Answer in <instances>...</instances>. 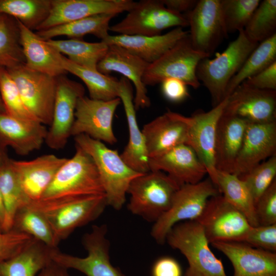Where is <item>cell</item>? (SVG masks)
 <instances>
[{
  "label": "cell",
  "instance_id": "obj_47",
  "mask_svg": "<svg viewBox=\"0 0 276 276\" xmlns=\"http://www.w3.org/2000/svg\"><path fill=\"white\" fill-rule=\"evenodd\" d=\"M243 83L262 90H276V61Z\"/></svg>",
  "mask_w": 276,
  "mask_h": 276
},
{
  "label": "cell",
  "instance_id": "obj_15",
  "mask_svg": "<svg viewBox=\"0 0 276 276\" xmlns=\"http://www.w3.org/2000/svg\"><path fill=\"white\" fill-rule=\"evenodd\" d=\"M185 15L190 28L191 43L199 52L210 56L228 36L223 24L220 0H199Z\"/></svg>",
  "mask_w": 276,
  "mask_h": 276
},
{
  "label": "cell",
  "instance_id": "obj_25",
  "mask_svg": "<svg viewBox=\"0 0 276 276\" xmlns=\"http://www.w3.org/2000/svg\"><path fill=\"white\" fill-rule=\"evenodd\" d=\"M118 98L124 106L129 131L128 144L120 156L135 171L147 173L150 171L149 157L144 136L136 120L132 86L130 81L123 76L119 80Z\"/></svg>",
  "mask_w": 276,
  "mask_h": 276
},
{
  "label": "cell",
  "instance_id": "obj_5",
  "mask_svg": "<svg viewBox=\"0 0 276 276\" xmlns=\"http://www.w3.org/2000/svg\"><path fill=\"white\" fill-rule=\"evenodd\" d=\"M179 185L162 171H149L134 178L127 193L128 209L146 221L155 222L170 208Z\"/></svg>",
  "mask_w": 276,
  "mask_h": 276
},
{
  "label": "cell",
  "instance_id": "obj_44",
  "mask_svg": "<svg viewBox=\"0 0 276 276\" xmlns=\"http://www.w3.org/2000/svg\"><path fill=\"white\" fill-rule=\"evenodd\" d=\"M259 225L276 224V179L255 204Z\"/></svg>",
  "mask_w": 276,
  "mask_h": 276
},
{
  "label": "cell",
  "instance_id": "obj_46",
  "mask_svg": "<svg viewBox=\"0 0 276 276\" xmlns=\"http://www.w3.org/2000/svg\"><path fill=\"white\" fill-rule=\"evenodd\" d=\"M15 229L0 233V261L10 259L25 247L33 239Z\"/></svg>",
  "mask_w": 276,
  "mask_h": 276
},
{
  "label": "cell",
  "instance_id": "obj_7",
  "mask_svg": "<svg viewBox=\"0 0 276 276\" xmlns=\"http://www.w3.org/2000/svg\"><path fill=\"white\" fill-rule=\"evenodd\" d=\"M107 233L106 225L102 224L93 225L90 231L83 235L82 244L87 252L85 257L66 254L57 247L51 250V259L68 269L78 270L86 276H125L111 263Z\"/></svg>",
  "mask_w": 276,
  "mask_h": 276
},
{
  "label": "cell",
  "instance_id": "obj_2",
  "mask_svg": "<svg viewBox=\"0 0 276 276\" xmlns=\"http://www.w3.org/2000/svg\"><path fill=\"white\" fill-rule=\"evenodd\" d=\"M74 140L75 145L83 149L93 159L107 205L116 210L121 209L130 182L143 173L132 169L124 162L117 150L108 148L102 142L85 134L75 136Z\"/></svg>",
  "mask_w": 276,
  "mask_h": 276
},
{
  "label": "cell",
  "instance_id": "obj_49",
  "mask_svg": "<svg viewBox=\"0 0 276 276\" xmlns=\"http://www.w3.org/2000/svg\"><path fill=\"white\" fill-rule=\"evenodd\" d=\"M152 276H182V269L179 263L170 257H163L154 263Z\"/></svg>",
  "mask_w": 276,
  "mask_h": 276
},
{
  "label": "cell",
  "instance_id": "obj_30",
  "mask_svg": "<svg viewBox=\"0 0 276 276\" xmlns=\"http://www.w3.org/2000/svg\"><path fill=\"white\" fill-rule=\"evenodd\" d=\"M52 248L33 238L13 257L0 261V276H36L51 261Z\"/></svg>",
  "mask_w": 276,
  "mask_h": 276
},
{
  "label": "cell",
  "instance_id": "obj_27",
  "mask_svg": "<svg viewBox=\"0 0 276 276\" xmlns=\"http://www.w3.org/2000/svg\"><path fill=\"white\" fill-rule=\"evenodd\" d=\"M48 129L36 121H27L0 113V142L24 156L39 149L45 142Z\"/></svg>",
  "mask_w": 276,
  "mask_h": 276
},
{
  "label": "cell",
  "instance_id": "obj_26",
  "mask_svg": "<svg viewBox=\"0 0 276 276\" xmlns=\"http://www.w3.org/2000/svg\"><path fill=\"white\" fill-rule=\"evenodd\" d=\"M189 34L183 28L155 36L109 35L101 40L109 45L120 46L148 63H152Z\"/></svg>",
  "mask_w": 276,
  "mask_h": 276
},
{
  "label": "cell",
  "instance_id": "obj_12",
  "mask_svg": "<svg viewBox=\"0 0 276 276\" xmlns=\"http://www.w3.org/2000/svg\"><path fill=\"white\" fill-rule=\"evenodd\" d=\"M209 243L242 242L252 226L245 215L219 194L210 198L198 218Z\"/></svg>",
  "mask_w": 276,
  "mask_h": 276
},
{
  "label": "cell",
  "instance_id": "obj_6",
  "mask_svg": "<svg viewBox=\"0 0 276 276\" xmlns=\"http://www.w3.org/2000/svg\"><path fill=\"white\" fill-rule=\"evenodd\" d=\"M209 57L193 48L188 34L149 64L143 76V82L145 86L154 85L165 79L175 78L197 89L200 85L196 74L197 66L202 59Z\"/></svg>",
  "mask_w": 276,
  "mask_h": 276
},
{
  "label": "cell",
  "instance_id": "obj_42",
  "mask_svg": "<svg viewBox=\"0 0 276 276\" xmlns=\"http://www.w3.org/2000/svg\"><path fill=\"white\" fill-rule=\"evenodd\" d=\"M0 89L6 113L19 120L38 122L28 109L15 82L6 68L2 74Z\"/></svg>",
  "mask_w": 276,
  "mask_h": 276
},
{
  "label": "cell",
  "instance_id": "obj_40",
  "mask_svg": "<svg viewBox=\"0 0 276 276\" xmlns=\"http://www.w3.org/2000/svg\"><path fill=\"white\" fill-rule=\"evenodd\" d=\"M243 30L258 43L276 34V1H261Z\"/></svg>",
  "mask_w": 276,
  "mask_h": 276
},
{
  "label": "cell",
  "instance_id": "obj_17",
  "mask_svg": "<svg viewBox=\"0 0 276 276\" xmlns=\"http://www.w3.org/2000/svg\"><path fill=\"white\" fill-rule=\"evenodd\" d=\"M227 97L223 114L251 123L276 122L275 90L260 89L242 83Z\"/></svg>",
  "mask_w": 276,
  "mask_h": 276
},
{
  "label": "cell",
  "instance_id": "obj_56",
  "mask_svg": "<svg viewBox=\"0 0 276 276\" xmlns=\"http://www.w3.org/2000/svg\"><path fill=\"white\" fill-rule=\"evenodd\" d=\"M2 15V14H1L0 13V18L1 17Z\"/></svg>",
  "mask_w": 276,
  "mask_h": 276
},
{
  "label": "cell",
  "instance_id": "obj_37",
  "mask_svg": "<svg viewBox=\"0 0 276 276\" xmlns=\"http://www.w3.org/2000/svg\"><path fill=\"white\" fill-rule=\"evenodd\" d=\"M51 5L52 0H0V13L36 30L48 16Z\"/></svg>",
  "mask_w": 276,
  "mask_h": 276
},
{
  "label": "cell",
  "instance_id": "obj_9",
  "mask_svg": "<svg viewBox=\"0 0 276 276\" xmlns=\"http://www.w3.org/2000/svg\"><path fill=\"white\" fill-rule=\"evenodd\" d=\"M188 26L185 14L167 9L161 0L136 2L120 21L110 26L117 35L155 36L171 27Z\"/></svg>",
  "mask_w": 276,
  "mask_h": 276
},
{
  "label": "cell",
  "instance_id": "obj_36",
  "mask_svg": "<svg viewBox=\"0 0 276 276\" xmlns=\"http://www.w3.org/2000/svg\"><path fill=\"white\" fill-rule=\"evenodd\" d=\"M276 61V34L260 42L248 56L238 72L229 82L225 97L248 78Z\"/></svg>",
  "mask_w": 276,
  "mask_h": 276
},
{
  "label": "cell",
  "instance_id": "obj_43",
  "mask_svg": "<svg viewBox=\"0 0 276 276\" xmlns=\"http://www.w3.org/2000/svg\"><path fill=\"white\" fill-rule=\"evenodd\" d=\"M275 176L276 154L262 162L239 177L247 186L256 204L262 194L275 179Z\"/></svg>",
  "mask_w": 276,
  "mask_h": 276
},
{
  "label": "cell",
  "instance_id": "obj_35",
  "mask_svg": "<svg viewBox=\"0 0 276 276\" xmlns=\"http://www.w3.org/2000/svg\"><path fill=\"white\" fill-rule=\"evenodd\" d=\"M9 159L0 168V192L5 209L2 230L5 232L12 229L17 212L31 202L11 167Z\"/></svg>",
  "mask_w": 276,
  "mask_h": 276
},
{
  "label": "cell",
  "instance_id": "obj_39",
  "mask_svg": "<svg viewBox=\"0 0 276 276\" xmlns=\"http://www.w3.org/2000/svg\"><path fill=\"white\" fill-rule=\"evenodd\" d=\"M13 228L30 235L50 248L57 247L58 244L47 219L29 204L17 212Z\"/></svg>",
  "mask_w": 276,
  "mask_h": 276
},
{
  "label": "cell",
  "instance_id": "obj_41",
  "mask_svg": "<svg viewBox=\"0 0 276 276\" xmlns=\"http://www.w3.org/2000/svg\"><path fill=\"white\" fill-rule=\"evenodd\" d=\"M260 0H220L224 30L229 33L244 30Z\"/></svg>",
  "mask_w": 276,
  "mask_h": 276
},
{
  "label": "cell",
  "instance_id": "obj_29",
  "mask_svg": "<svg viewBox=\"0 0 276 276\" xmlns=\"http://www.w3.org/2000/svg\"><path fill=\"white\" fill-rule=\"evenodd\" d=\"M248 123L240 118L222 114L216 135L215 160L217 170L233 174Z\"/></svg>",
  "mask_w": 276,
  "mask_h": 276
},
{
  "label": "cell",
  "instance_id": "obj_55",
  "mask_svg": "<svg viewBox=\"0 0 276 276\" xmlns=\"http://www.w3.org/2000/svg\"><path fill=\"white\" fill-rule=\"evenodd\" d=\"M2 232H3V230H2V226H1V223H0V233Z\"/></svg>",
  "mask_w": 276,
  "mask_h": 276
},
{
  "label": "cell",
  "instance_id": "obj_3",
  "mask_svg": "<svg viewBox=\"0 0 276 276\" xmlns=\"http://www.w3.org/2000/svg\"><path fill=\"white\" fill-rule=\"evenodd\" d=\"M226 48L213 59H202L196 71V76L209 91L213 107L225 97L227 85L259 43L250 40L244 30Z\"/></svg>",
  "mask_w": 276,
  "mask_h": 276
},
{
  "label": "cell",
  "instance_id": "obj_28",
  "mask_svg": "<svg viewBox=\"0 0 276 276\" xmlns=\"http://www.w3.org/2000/svg\"><path fill=\"white\" fill-rule=\"evenodd\" d=\"M17 21L20 42L25 58V65L28 68L58 77L65 75L61 62V55L47 40Z\"/></svg>",
  "mask_w": 276,
  "mask_h": 276
},
{
  "label": "cell",
  "instance_id": "obj_23",
  "mask_svg": "<svg viewBox=\"0 0 276 276\" xmlns=\"http://www.w3.org/2000/svg\"><path fill=\"white\" fill-rule=\"evenodd\" d=\"M150 171H163L180 186L201 180L206 170L193 149L186 144L176 146L149 160Z\"/></svg>",
  "mask_w": 276,
  "mask_h": 276
},
{
  "label": "cell",
  "instance_id": "obj_10",
  "mask_svg": "<svg viewBox=\"0 0 276 276\" xmlns=\"http://www.w3.org/2000/svg\"><path fill=\"white\" fill-rule=\"evenodd\" d=\"M29 204L43 215L58 244L76 228L98 218L107 205L105 195L82 197L52 206Z\"/></svg>",
  "mask_w": 276,
  "mask_h": 276
},
{
  "label": "cell",
  "instance_id": "obj_34",
  "mask_svg": "<svg viewBox=\"0 0 276 276\" xmlns=\"http://www.w3.org/2000/svg\"><path fill=\"white\" fill-rule=\"evenodd\" d=\"M47 41L71 61L85 67L97 70V65L106 54L108 45L103 41H85L82 39H50Z\"/></svg>",
  "mask_w": 276,
  "mask_h": 276
},
{
  "label": "cell",
  "instance_id": "obj_13",
  "mask_svg": "<svg viewBox=\"0 0 276 276\" xmlns=\"http://www.w3.org/2000/svg\"><path fill=\"white\" fill-rule=\"evenodd\" d=\"M121 103L119 98L108 101L95 100L83 96L78 100L71 136L85 134L113 144L117 142L112 129L113 116Z\"/></svg>",
  "mask_w": 276,
  "mask_h": 276
},
{
  "label": "cell",
  "instance_id": "obj_31",
  "mask_svg": "<svg viewBox=\"0 0 276 276\" xmlns=\"http://www.w3.org/2000/svg\"><path fill=\"white\" fill-rule=\"evenodd\" d=\"M114 14H100L90 16L46 30L37 31L36 34L45 40L65 36L70 38L81 39L91 34L104 40L109 34V22L116 16Z\"/></svg>",
  "mask_w": 276,
  "mask_h": 276
},
{
  "label": "cell",
  "instance_id": "obj_51",
  "mask_svg": "<svg viewBox=\"0 0 276 276\" xmlns=\"http://www.w3.org/2000/svg\"><path fill=\"white\" fill-rule=\"evenodd\" d=\"M37 276H70V275L68 269L52 260Z\"/></svg>",
  "mask_w": 276,
  "mask_h": 276
},
{
  "label": "cell",
  "instance_id": "obj_45",
  "mask_svg": "<svg viewBox=\"0 0 276 276\" xmlns=\"http://www.w3.org/2000/svg\"><path fill=\"white\" fill-rule=\"evenodd\" d=\"M242 242L255 248L275 252L276 224L251 226Z\"/></svg>",
  "mask_w": 276,
  "mask_h": 276
},
{
  "label": "cell",
  "instance_id": "obj_38",
  "mask_svg": "<svg viewBox=\"0 0 276 276\" xmlns=\"http://www.w3.org/2000/svg\"><path fill=\"white\" fill-rule=\"evenodd\" d=\"M25 64L17 21L2 14L0 18V66L12 68Z\"/></svg>",
  "mask_w": 276,
  "mask_h": 276
},
{
  "label": "cell",
  "instance_id": "obj_19",
  "mask_svg": "<svg viewBox=\"0 0 276 276\" xmlns=\"http://www.w3.org/2000/svg\"><path fill=\"white\" fill-rule=\"evenodd\" d=\"M189 126V117L170 110L145 124L142 131L149 158L187 145Z\"/></svg>",
  "mask_w": 276,
  "mask_h": 276
},
{
  "label": "cell",
  "instance_id": "obj_54",
  "mask_svg": "<svg viewBox=\"0 0 276 276\" xmlns=\"http://www.w3.org/2000/svg\"><path fill=\"white\" fill-rule=\"evenodd\" d=\"M5 68L0 66V83H1V79L2 76V74L3 73V71ZM5 112V108L4 106V104L3 103V101L2 99L1 94V89H0V113Z\"/></svg>",
  "mask_w": 276,
  "mask_h": 276
},
{
  "label": "cell",
  "instance_id": "obj_20",
  "mask_svg": "<svg viewBox=\"0 0 276 276\" xmlns=\"http://www.w3.org/2000/svg\"><path fill=\"white\" fill-rule=\"evenodd\" d=\"M276 154V122L248 123L233 174L240 176Z\"/></svg>",
  "mask_w": 276,
  "mask_h": 276
},
{
  "label": "cell",
  "instance_id": "obj_16",
  "mask_svg": "<svg viewBox=\"0 0 276 276\" xmlns=\"http://www.w3.org/2000/svg\"><path fill=\"white\" fill-rule=\"evenodd\" d=\"M227 102V97H226L210 110H199L189 117L190 126L187 145L195 151L215 186L217 178L215 160L217 127Z\"/></svg>",
  "mask_w": 276,
  "mask_h": 276
},
{
  "label": "cell",
  "instance_id": "obj_52",
  "mask_svg": "<svg viewBox=\"0 0 276 276\" xmlns=\"http://www.w3.org/2000/svg\"><path fill=\"white\" fill-rule=\"evenodd\" d=\"M6 147L0 142V168L9 159L6 153Z\"/></svg>",
  "mask_w": 276,
  "mask_h": 276
},
{
  "label": "cell",
  "instance_id": "obj_18",
  "mask_svg": "<svg viewBox=\"0 0 276 276\" xmlns=\"http://www.w3.org/2000/svg\"><path fill=\"white\" fill-rule=\"evenodd\" d=\"M131 0H52L51 8L37 31L46 30L90 16L129 11L135 4Z\"/></svg>",
  "mask_w": 276,
  "mask_h": 276
},
{
  "label": "cell",
  "instance_id": "obj_33",
  "mask_svg": "<svg viewBox=\"0 0 276 276\" xmlns=\"http://www.w3.org/2000/svg\"><path fill=\"white\" fill-rule=\"evenodd\" d=\"M61 62L66 73L75 75L84 83L90 98L108 101L118 98L119 80L116 78L79 65L63 55Z\"/></svg>",
  "mask_w": 276,
  "mask_h": 276
},
{
  "label": "cell",
  "instance_id": "obj_32",
  "mask_svg": "<svg viewBox=\"0 0 276 276\" xmlns=\"http://www.w3.org/2000/svg\"><path fill=\"white\" fill-rule=\"evenodd\" d=\"M215 186L226 200L245 215L251 226L259 225L254 199L247 186L239 176L217 170Z\"/></svg>",
  "mask_w": 276,
  "mask_h": 276
},
{
  "label": "cell",
  "instance_id": "obj_24",
  "mask_svg": "<svg viewBox=\"0 0 276 276\" xmlns=\"http://www.w3.org/2000/svg\"><path fill=\"white\" fill-rule=\"evenodd\" d=\"M67 158L45 154L30 160L10 159L9 163L31 202L39 201Z\"/></svg>",
  "mask_w": 276,
  "mask_h": 276
},
{
  "label": "cell",
  "instance_id": "obj_11",
  "mask_svg": "<svg viewBox=\"0 0 276 276\" xmlns=\"http://www.w3.org/2000/svg\"><path fill=\"white\" fill-rule=\"evenodd\" d=\"M29 111L40 123L52 122L57 77L27 67L25 64L6 69Z\"/></svg>",
  "mask_w": 276,
  "mask_h": 276
},
{
  "label": "cell",
  "instance_id": "obj_22",
  "mask_svg": "<svg viewBox=\"0 0 276 276\" xmlns=\"http://www.w3.org/2000/svg\"><path fill=\"white\" fill-rule=\"evenodd\" d=\"M234 268L233 276H276V252L255 248L242 242H215Z\"/></svg>",
  "mask_w": 276,
  "mask_h": 276
},
{
  "label": "cell",
  "instance_id": "obj_53",
  "mask_svg": "<svg viewBox=\"0 0 276 276\" xmlns=\"http://www.w3.org/2000/svg\"><path fill=\"white\" fill-rule=\"evenodd\" d=\"M5 218V209L2 194L0 192V223L2 226Z\"/></svg>",
  "mask_w": 276,
  "mask_h": 276
},
{
  "label": "cell",
  "instance_id": "obj_21",
  "mask_svg": "<svg viewBox=\"0 0 276 276\" xmlns=\"http://www.w3.org/2000/svg\"><path fill=\"white\" fill-rule=\"evenodd\" d=\"M149 63L124 48L117 45H109L108 51L97 65L100 73L108 75L119 73L134 85L135 95L134 104L135 110L150 106V100L142 81L143 76Z\"/></svg>",
  "mask_w": 276,
  "mask_h": 276
},
{
  "label": "cell",
  "instance_id": "obj_1",
  "mask_svg": "<svg viewBox=\"0 0 276 276\" xmlns=\"http://www.w3.org/2000/svg\"><path fill=\"white\" fill-rule=\"evenodd\" d=\"M75 146L73 156L60 168L40 199L32 203L52 206L82 197L105 195L93 159Z\"/></svg>",
  "mask_w": 276,
  "mask_h": 276
},
{
  "label": "cell",
  "instance_id": "obj_48",
  "mask_svg": "<svg viewBox=\"0 0 276 276\" xmlns=\"http://www.w3.org/2000/svg\"><path fill=\"white\" fill-rule=\"evenodd\" d=\"M160 84L163 95L171 102H180L189 96L188 85L180 80L175 78L167 79Z\"/></svg>",
  "mask_w": 276,
  "mask_h": 276
},
{
  "label": "cell",
  "instance_id": "obj_14",
  "mask_svg": "<svg viewBox=\"0 0 276 276\" xmlns=\"http://www.w3.org/2000/svg\"><path fill=\"white\" fill-rule=\"evenodd\" d=\"M84 93V87L80 83L64 75L57 77L52 120L45 140L51 149L58 150L66 145L71 136L78 100Z\"/></svg>",
  "mask_w": 276,
  "mask_h": 276
},
{
  "label": "cell",
  "instance_id": "obj_50",
  "mask_svg": "<svg viewBox=\"0 0 276 276\" xmlns=\"http://www.w3.org/2000/svg\"><path fill=\"white\" fill-rule=\"evenodd\" d=\"M165 6L168 9L182 14L192 10L196 6V0H161Z\"/></svg>",
  "mask_w": 276,
  "mask_h": 276
},
{
  "label": "cell",
  "instance_id": "obj_8",
  "mask_svg": "<svg viewBox=\"0 0 276 276\" xmlns=\"http://www.w3.org/2000/svg\"><path fill=\"white\" fill-rule=\"evenodd\" d=\"M219 194L210 178L197 183L181 186L174 195L170 208L154 222L151 236L157 243L164 244L168 233L174 225L182 221L196 220L208 199Z\"/></svg>",
  "mask_w": 276,
  "mask_h": 276
},
{
  "label": "cell",
  "instance_id": "obj_4",
  "mask_svg": "<svg viewBox=\"0 0 276 276\" xmlns=\"http://www.w3.org/2000/svg\"><path fill=\"white\" fill-rule=\"evenodd\" d=\"M166 242L187 259L188 267L184 276H226L221 260L210 249L203 228L196 220L174 225Z\"/></svg>",
  "mask_w": 276,
  "mask_h": 276
}]
</instances>
